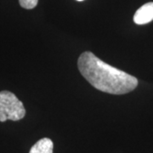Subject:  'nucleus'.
Instances as JSON below:
<instances>
[{
    "instance_id": "obj_6",
    "label": "nucleus",
    "mask_w": 153,
    "mask_h": 153,
    "mask_svg": "<svg viewBox=\"0 0 153 153\" xmlns=\"http://www.w3.org/2000/svg\"><path fill=\"white\" fill-rule=\"evenodd\" d=\"M76 1H83V0H76Z\"/></svg>"
},
{
    "instance_id": "obj_2",
    "label": "nucleus",
    "mask_w": 153,
    "mask_h": 153,
    "mask_svg": "<svg viewBox=\"0 0 153 153\" xmlns=\"http://www.w3.org/2000/svg\"><path fill=\"white\" fill-rule=\"evenodd\" d=\"M25 115V107L16 94L6 90L0 92V122L21 120Z\"/></svg>"
},
{
    "instance_id": "obj_3",
    "label": "nucleus",
    "mask_w": 153,
    "mask_h": 153,
    "mask_svg": "<svg viewBox=\"0 0 153 153\" xmlns=\"http://www.w3.org/2000/svg\"><path fill=\"white\" fill-rule=\"evenodd\" d=\"M153 21V2L142 5L135 12L134 22L137 25H145Z\"/></svg>"
},
{
    "instance_id": "obj_1",
    "label": "nucleus",
    "mask_w": 153,
    "mask_h": 153,
    "mask_svg": "<svg viewBox=\"0 0 153 153\" xmlns=\"http://www.w3.org/2000/svg\"><path fill=\"white\" fill-rule=\"evenodd\" d=\"M78 70L94 88L111 94H124L135 89V76L106 64L91 52H83L77 60Z\"/></svg>"
},
{
    "instance_id": "obj_4",
    "label": "nucleus",
    "mask_w": 153,
    "mask_h": 153,
    "mask_svg": "<svg viewBox=\"0 0 153 153\" xmlns=\"http://www.w3.org/2000/svg\"><path fill=\"white\" fill-rule=\"evenodd\" d=\"M53 148L54 144L52 140L49 138H44L31 148L29 153H53Z\"/></svg>"
},
{
    "instance_id": "obj_5",
    "label": "nucleus",
    "mask_w": 153,
    "mask_h": 153,
    "mask_svg": "<svg viewBox=\"0 0 153 153\" xmlns=\"http://www.w3.org/2000/svg\"><path fill=\"white\" fill-rule=\"evenodd\" d=\"M38 0H19L20 5L27 10H32L38 4Z\"/></svg>"
}]
</instances>
